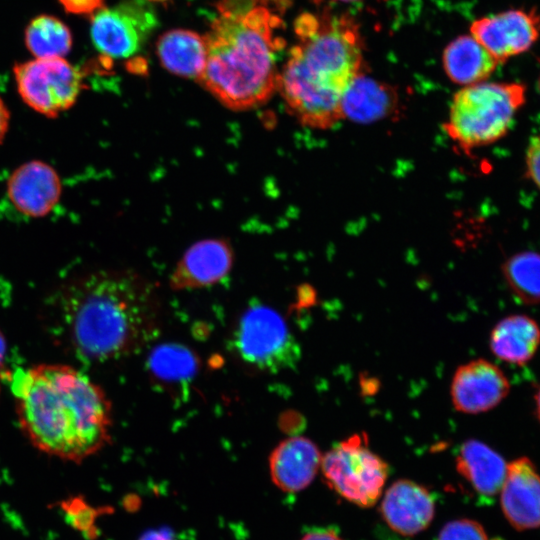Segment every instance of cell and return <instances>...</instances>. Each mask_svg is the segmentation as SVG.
Returning <instances> with one entry per match:
<instances>
[{"label": "cell", "mask_w": 540, "mask_h": 540, "mask_svg": "<svg viewBox=\"0 0 540 540\" xmlns=\"http://www.w3.org/2000/svg\"><path fill=\"white\" fill-rule=\"evenodd\" d=\"M12 392L19 426L41 452L80 463L110 442V400L80 370L38 364L16 373Z\"/></svg>", "instance_id": "6da1fadb"}, {"label": "cell", "mask_w": 540, "mask_h": 540, "mask_svg": "<svg viewBox=\"0 0 540 540\" xmlns=\"http://www.w3.org/2000/svg\"><path fill=\"white\" fill-rule=\"evenodd\" d=\"M58 306L72 350L90 362L129 356L159 329L155 287L128 270L89 272L71 280L60 290Z\"/></svg>", "instance_id": "7a4b0ae2"}, {"label": "cell", "mask_w": 540, "mask_h": 540, "mask_svg": "<svg viewBox=\"0 0 540 540\" xmlns=\"http://www.w3.org/2000/svg\"><path fill=\"white\" fill-rule=\"evenodd\" d=\"M204 36L207 62L200 83L224 106L244 111L278 90L283 21L269 0H219Z\"/></svg>", "instance_id": "3957f363"}, {"label": "cell", "mask_w": 540, "mask_h": 540, "mask_svg": "<svg viewBox=\"0 0 540 540\" xmlns=\"http://www.w3.org/2000/svg\"><path fill=\"white\" fill-rule=\"evenodd\" d=\"M297 43L279 73L278 90L303 126L327 130L344 119L343 97L362 73V40L348 16L303 13L294 23Z\"/></svg>", "instance_id": "277c9868"}, {"label": "cell", "mask_w": 540, "mask_h": 540, "mask_svg": "<svg viewBox=\"0 0 540 540\" xmlns=\"http://www.w3.org/2000/svg\"><path fill=\"white\" fill-rule=\"evenodd\" d=\"M525 101L521 83L467 85L454 95L443 129L460 149L470 152L503 138Z\"/></svg>", "instance_id": "5b68a950"}, {"label": "cell", "mask_w": 540, "mask_h": 540, "mask_svg": "<svg viewBox=\"0 0 540 540\" xmlns=\"http://www.w3.org/2000/svg\"><path fill=\"white\" fill-rule=\"evenodd\" d=\"M232 349L244 363L276 373L295 368L300 346L282 316L261 304L244 311L232 334Z\"/></svg>", "instance_id": "8992f818"}, {"label": "cell", "mask_w": 540, "mask_h": 540, "mask_svg": "<svg viewBox=\"0 0 540 540\" xmlns=\"http://www.w3.org/2000/svg\"><path fill=\"white\" fill-rule=\"evenodd\" d=\"M320 467L333 490L365 508L380 498L389 474L388 464L370 449L364 433L335 444L322 455Z\"/></svg>", "instance_id": "52a82bcc"}, {"label": "cell", "mask_w": 540, "mask_h": 540, "mask_svg": "<svg viewBox=\"0 0 540 540\" xmlns=\"http://www.w3.org/2000/svg\"><path fill=\"white\" fill-rule=\"evenodd\" d=\"M13 75L23 103L46 118L72 108L85 88L82 71L65 57H34L16 63Z\"/></svg>", "instance_id": "ba28073f"}, {"label": "cell", "mask_w": 540, "mask_h": 540, "mask_svg": "<svg viewBox=\"0 0 540 540\" xmlns=\"http://www.w3.org/2000/svg\"><path fill=\"white\" fill-rule=\"evenodd\" d=\"M157 24L154 11L145 0H128L93 13L90 34L103 55L126 58L142 47Z\"/></svg>", "instance_id": "9c48e42d"}, {"label": "cell", "mask_w": 540, "mask_h": 540, "mask_svg": "<svg viewBox=\"0 0 540 540\" xmlns=\"http://www.w3.org/2000/svg\"><path fill=\"white\" fill-rule=\"evenodd\" d=\"M470 31L498 63H503L538 40L540 14L535 9H510L475 20Z\"/></svg>", "instance_id": "30bf717a"}, {"label": "cell", "mask_w": 540, "mask_h": 540, "mask_svg": "<svg viewBox=\"0 0 540 540\" xmlns=\"http://www.w3.org/2000/svg\"><path fill=\"white\" fill-rule=\"evenodd\" d=\"M63 183L58 171L46 161L31 159L17 166L6 182V195L21 215L38 219L59 204Z\"/></svg>", "instance_id": "8fae6325"}, {"label": "cell", "mask_w": 540, "mask_h": 540, "mask_svg": "<svg viewBox=\"0 0 540 540\" xmlns=\"http://www.w3.org/2000/svg\"><path fill=\"white\" fill-rule=\"evenodd\" d=\"M509 389V381L498 366L485 359H476L458 367L450 394L457 411L478 414L496 407Z\"/></svg>", "instance_id": "7c38bea8"}, {"label": "cell", "mask_w": 540, "mask_h": 540, "mask_svg": "<svg viewBox=\"0 0 540 540\" xmlns=\"http://www.w3.org/2000/svg\"><path fill=\"white\" fill-rule=\"evenodd\" d=\"M499 493L503 514L513 528L540 527V475L529 458L520 457L507 465Z\"/></svg>", "instance_id": "4fadbf2b"}, {"label": "cell", "mask_w": 540, "mask_h": 540, "mask_svg": "<svg viewBox=\"0 0 540 540\" xmlns=\"http://www.w3.org/2000/svg\"><path fill=\"white\" fill-rule=\"evenodd\" d=\"M234 260L233 249L224 239H205L189 247L170 277L175 290L201 288L224 279Z\"/></svg>", "instance_id": "5bb4252c"}, {"label": "cell", "mask_w": 540, "mask_h": 540, "mask_svg": "<svg viewBox=\"0 0 540 540\" xmlns=\"http://www.w3.org/2000/svg\"><path fill=\"white\" fill-rule=\"evenodd\" d=\"M435 512L429 491L411 480H398L385 492L381 513L388 526L404 536H413L431 523Z\"/></svg>", "instance_id": "9a60e30c"}, {"label": "cell", "mask_w": 540, "mask_h": 540, "mask_svg": "<svg viewBox=\"0 0 540 540\" xmlns=\"http://www.w3.org/2000/svg\"><path fill=\"white\" fill-rule=\"evenodd\" d=\"M322 460L316 444L303 436L280 442L269 457L273 483L282 491L298 492L314 480Z\"/></svg>", "instance_id": "2e32d148"}, {"label": "cell", "mask_w": 540, "mask_h": 540, "mask_svg": "<svg viewBox=\"0 0 540 540\" xmlns=\"http://www.w3.org/2000/svg\"><path fill=\"white\" fill-rule=\"evenodd\" d=\"M507 465L499 453L474 439L465 441L456 457L458 473L477 493L489 497L500 492Z\"/></svg>", "instance_id": "e0dca14e"}, {"label": "cell", "mask_w": 540, "mask_h": 540, "mask_svg": "<svg viewBox=\"0 0 540 540\" xmlns=\"http://www.w3.org/2000/svg\"><path fill=\"white\" fill-rule=\"evenodd\" d=\"M157 54L169 72L199 80L207 62L206 40L190 30H170L159 38Z\"/></svg>", "instance_id": "ac0fdd59"}, {"label": "cell", "mask_w": 540, "mask_h": 540, "mask_svg": "<svg viewBox=\"0 0 540 540\" xmlns=\"http://www.w3.org/2000/svg\"><path fill=\"white\" fill-rule=\"evenodd\" d=\"M489 344L497 358L512 364H525L540 345V326L526 315L507 316L491 331Z\"/></svg>", "instance_id": "d6986e66"}, {"label": "cell", "mask_w": 540, "mask_h": 540, "mask_svg": "<svg viewBox=\"0 0 540 540\" xmlns=\"http://www.w3.org/2000/svg\"><path fill=\"white\" fill-rule=\"evenodd\" d=\"M499 63L471 35L451 41L443 53V66L449 79L460 85H472L487 79Z\"/></svg>", "instance_id": "ffe728a7"}, {"label": "cell", "mask_w": 540, "mask_h": 540, "mask_svg": "<svg viewBox=\"0 0 540 540\" xmlns=\"http://www.w3.org/2000/svg\"><path fill=\"white\" fill-rule=\"evenodd\" d=\"M395 106L393 89L363 74L352 82L342 100L344 119L361 123L385 118Z\"/></svg>", "instance_id": "44dd1931"}, {"label": "cell", "mask_w": 540, "mask_h": 540, "mask_svg": "<svg viewBox=\"0 0 540 540\" xmlns=\"http://www.w3.org/2000/svg\"><path fill=\"white\" fill-rule=\"evenodd\" d=\"M24 43L33 57H65L73 45L70 28L59 18L41 14L28 23Z\"/></svg>", "instance_id": "7402d4cb"}, {"label": "cell", "mask_w": 540, "mask_h": 540, "mask_svg": "<svg viewBox=\"0 0 540 540\" xmlns=\"http://www.w3.org/2000/svg\"><path fill=\"white\" fill-rule=\"evenodd\" d=\"M503 275L514 296L532 305L540 303V254L524 251L509 257Z\"/></svg>", "instance_id": "603a6c76"}, {"label": "cell", "mask_w": 540, "mask_h": 540, "mask_svg": "<svg viewBox=\"0 0 540 540\" xmlns=\"http://www.w3.org/2000/svg\"><path fill=\"white\" fill-rule=\"evenodd\" d=\"M150 369L156 377L178 381L190 377L196 370L193 354L179 345L157 347L149 358Z\"/></svg>", "instance_id": "cb8c5ba5"}, {"label": "cell", "mask_w": 540, "mask_h": 540, "mask_svg": "<svg viewBox=\"0 0 540 540\" xmlns=\"http://www.w3.org/2000/svg\"><path fill=\"white\" fill-rule=\"evenodd\" d=\"M438 540H487V534L477 521L458 519L448 522L442 528Z\"/></svg>", "instance_id": "d4e9b609"}, {"label": "cell", "mask_w": 540, "mask_h": 540, "mask_svg": "<svg viewBox=\"0 0 540 540\" xmlns=\"http://www.w3.org/2000/svg\"><path fill=\"white\" fill-rule=\"evenodd\" d=\"M61 508L74 528L90 533L97 512L95 509L90 507L81 497H72L62 501Z\"/></svg>", "instance_id": "484cf974"}, {"label": "cell", "mask_w": 540, "mask_h": 540, "mask_svg": "<svg viewBox=\"0 0 540 540\" xmlns=\"http://www.w3.org/2000/svg\"><path fill=\"white\" fill-rule=\"evenodd\" d=\"M525 162L529 178L540 189V135L530 138Z\"/></svg>", "instance_id": "4316f807"}, {"label": "cell", "mask_w": 540, "mask_h": 540, "mask_svg": "<svg viewBox=\"0 0 540 540\" xmlns=\"http://www.w3.org/2000/svg\"><path fill=\"white\" fill-rule=\"evenodd\" d=\"M64 10L74 15H92L102 7L104 0H58Z\"/></svg>", "instance_id": "83f0119b"}, {"label": "cell", "mask_w": 540, "mask_h": 540, "mask_svg": "<svg viewBox=\"0 0 540 540\" xmlns=\"http://www.w3.org/2000/svg\"><path fill=\"white\" fill-rule=\"evenodd\" d=\"M11 113L5 101L0 96V144L3 143L10 128Z\"/></svg>", "instance_id": "f1b7e54d"}, {"label": "cell", "mask_w": 540, "mask_h": 540, "mask_svg": "<svg viewBox=\"0 0 540 540\" xmlns=\"http://www.w3.org/2000/svg\"><path fill=\"white\" fill-rule=\"evenodd\" d=\"M301 540H343L335 531L320 529L307 533Z\"/></svg>", "instance_id": "f546056e"}, {"label": "cell", "mask_w": 540, "mask_h": 540, "mask_svg": "<svg viewBox=\"0 0 540 540\" xmlns=\"http://www.w3.org/2000/svg\"><path fill=\"white\" fill-rule=\"evenodd\" d=\"M141 540H171L168 535L163 532H150L146 534Z\"/></svg>", "instance_id": "4dcf8cb0"}, {"label": "cell", "mask_w": 540, "mask_h": 540, "mask_svg": "<svg viewBox=\"0 0 540 540\" xmlns=\"http://www.w3.org/2000/svg\"><path fill=\"white\" fill-rule=\"evenodd\" d=\"M6 349H7L6 340H5L4 335L0 331V365L2 364L3 359L5 357Z\"/></svg>", "instance_id": "1f68e13d"}, {"label": "cell", "mask_w": 540, "mask_h": 540, "mask_svg": "<svg viewBox=\"0 0 540 540\" xmlns=\"http://www.w3.org/2000/svg\"><path fill=\"white\" fill-rule=\"evenodd\" d=\"M535 408H536V416L538 420L540 421V388L535 394Z\"/></svg>", "instance_id": "d6a6232c"}, {"label": "cell", "mask_w": 540, "mask_h": 540, "mask_svg": "<svg viewBox=\"0 0 540 540\" xmlns=\"http://www.w3.org/2000/svg\"><path fill=\"white\" fill-rule=\"evenodd\" d=\"M537 87H538V90H539V92H540V75H539V77H538Z\"/></svg>", "instance_id": "836d02e7"}, {"label": "cell", "mask_w": 540, "mask_h": 540, "mask_svg": "<svg viewBox=\"0 0 540 540\" xmlns=\"http://www.w3.org/2000/svg\"><path fill=\"white\" fill-rule=\"evenodd\" d=\"M340 1L349 2V1H356V0H340Z\"/></svg>", "instance_id": "e575fe53"}, {"label": "cell", "mask_w": 540, "mask_h": 540, "mask_svg": "<svg viewBox=\"0 0 540 540\" xmlns=\"http://www.w3.org/2000/svg\"><path fill=\"white\" fill-rule=\"evenodd\" d=\"M150 1H165V0H150Z\"/></svg>", "instance_id": "d590c367"}]
</instances>
